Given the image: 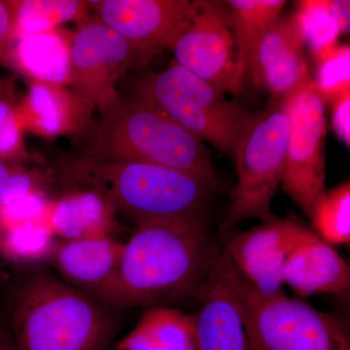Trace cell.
Segmentation results:
<instances>
[{
	"label": "cell",
	"instance_id": "1",
	"mask_svg": "<svg viewBox=\"0 0 350 350\" xmlns=\"http://www.w3.org/2000/svg\"><path fill=\"white\" fill-rule=\"evenodd\" d=\"M220 250L204 217L138 225L124 244L116 275L101 303L151 308L196 296Z\"/></svg>",
	"mask_w": 350,
	"mask_h": 350
},
{
	"label": "cell",
	"instance_id": "2",
	"mask_svg": "<svg viewBox=\"0 0 350 350\" xmlns=\"http://www.w3.org/2000/svg\"><path fill=\"white\" fill-rule=\"evenodd\" d=\"M110 308L49 273H36L14 297V350H107L119 328Z\"/></svg>",
	"mask_w": 350,
	"mask_h": 350
},
{
	"label": "cell",
	"instance_id": "3",
	"mask_svg": "<svg viewBox=\"0 0 350 350\" xmlns=\"http://www.w3.org/2000/svg\"><path fill=\"white\" fill-rule=\"evenodd\" d=\"M100 111L92 158L163 165L218 185L204 142L150 103L133 96H119Z\"/></svg>",
	"mask_w": 350,
	"mask_h": 350
},
{
	"label": "cell",
	"instance_id": "4",
	"mask_svg": "<svg viewBox=\"0 0 350 350\" xmlns=\"http://www.w3.org/2000/svg\"><path fill=\"white\" fill-rule=\"evenodd\" d=\"M75 176L105 196L138 225L204 217L217 185L197 175L153 163L90 158Z\"/></svg>",
	"mask_w": 350,
	"mask_h": 350
},
{
	"label": "cell",
	"instance_id": "5",
	"mask_svg": "<svg viewBox=\"0 0 350 350\" xmlns=\"http://www.w3.org/2000/svg\"><path fill=\"white\" fill-rule=\"evenodd\" d=\"M133 96L150 103L204 144L231 157L253 116L175 62L162 71L138 75Z\"/></svg>",
	"mask_w": 350,
	"mask_h": 350
},
{
	"label": "cell",
	"instance_id": "6",
	"mask_svg": "<svg viewBox=\"0 0 350 350\" xmlns=\"http://www.w3.org/2000/svg\"><path fill=\"white\" fill-rule=\"evenodd\" d=\"M289 123L282 100H273L264 111L253 114L237 145L238 181L232 192L223 232L248 219L262 222L275 217L271 202L282 184Z\"/></svg>",
	"mask_w": 350,
	"mask_h": 350
},
{
	"label": "cell",
	"instance_id": "7",
	"mask_svg": "<svg viewBox=\"0 0 350 350\" xmlns=\"http://www.w3.org/2000/svg\"><path fill=\"white\" fill-rule=\"evenodd\" d=\"M234 276L255 350H350L349 328L342 319L284 292L259 296Z\"/></svg>",
	"mask_w": 350,
	"mask_h": 350
},
{
	"label": "cell",
	"instance_id": "8",
	"mask_svg": "<svg viewBox=\"0 0 350 350\" xmlns=\"http://www.w3.org/2000/svg\"><path fill=\"white\" fill-rule=\"evenodd\" d=\"M280 100L289 123L280 185L308 218L326 191V103L312 79Z\"/></svg>",
	"mask_w": 350,
	"mask_h": 350
},
{
	"label": "cell",
	"instance_id": "9",
	"mask_svg": "<svg viewBox=\"0 0 350 350\" xmlns=\"http://www.w3.org/2000/svg\"><path fill=\"white\" fill-rule=\"evenodd\" d=\"M175 63L224 94L244 93L246 79L224 1L196 0L187 24L172 48Z\"/></svg>",
	"mask_w": 350,
	"mask_h": 350
},
{
	"label": "cell",
	"instance_id": "10",
	"mask_svg": "<svg viewBox=\"0 0 350 350\" xmlns=\"http://www.w3.org/2000/svg\"><path fill=\"white\" fill-rule=\"evenodd\" d=\"M150 59L98 18L85 21L70 40L69 83L100 109L120 96L117 82Z\"/></svg>",
	"mask_w": 350,
	"mask_h": 350
},
{
	"label": "cell",
	"instance_id": "11",
	"mask_svg": "<svg viewBox=\"0 0 350 350\" xmlns=\"http://www.w3.org/2000/svg\"><path fill=\"white\" fill-rule=\"evenodd\" d=\"M314 234L295 216L275 217L236 234L224 250L234 273L259 296L283 293V269L292 251Z\"/></svg>",
	"mask_w": 350,
	"mask_h": 350
},
{
	"label": "cell",
	"instance_id": "12",
	"mask_svg": "<svg viewBox=\"0 0 350 350\" xmlns=\"http://www.w3.org/2000/svg\"><path fill=\"white\" fill-rule=\"evenodd\" d=\"M196 297L200 301L195 315L198 350H255L224 248L219 251Z\"/></svg>",
	"mask_w": 350,
	"mask_h": 350
},
{
	"label": "cell",
	"instance_id": "13",
	"mask_svg": "<svg viewBox=\"0 0 350 350\" xmlns=\"http://www.w3.org/2000/svg\"><path fill=\"white\" fill-rule=\"evenodd\" d=\"M88 5L98 20L151 59L172 50L193 10L189 0H100Z\"/></svg>",
	"mask_w": 350,
	"mask_h": 350
},
{
	"label": "cell",
	"instance_id": "14",
	"mask_svg": "<svg viewBox=\"0 0 350 350\" xmlns=\"http://www.w3.org/2000/svg\"><path fill=\"white\" fill-rule=\"evenodd\" d=\"M305 38L293 16L280 18L265 34L251 64L248 79L282 100L310 81L305 59Z\"/></svg>",
	"mask_w": 350,
	"mask_h": 350
},
{
	"label": "cell",
	"instance_id": "15",
	"mask_svg": "<svg viewBox=\"0 0 350 350\" xmlns=\"http://www.w3.org/2000/svg\"><path fill=\"white\" fill-rule=\"evenodd\" d=\"M123 247L113 237L59 239L49 258L73 287L101 301L116 275Z\"/></svg>",
	"mask_w": 350,
	"mask_h": 350
},
{
	"label": "cell",
	"instance_id": "16",
	"mask_svg": "<svg viewBox=\"0 0 350 350\" xmlns=\"http://www.w3.org/2000/svg\"><path fill=\"white\" fill-rule=\"evenodd\" d=\"M283 284L300 297L317 294L345 296L350 288L349 265L331 244L313 234L288 257Z\"/></svg>",
	"mask_w": 350,
	"mask_h": 350
},
{
	"label": "cell",
	"instance_id": "17",
	"mask_svg": "<svg viewBox=\"0 0 350 350\" xmlns=\"http://www.w3.org/2000/svg\"><path fill=\"white\" fill-rule=\"evenodd\" d=\"M116 211L98 191L73 193L51 207L47 224L62 241L112 237L119 230Z\"/></svg>",
	"mask_w": 350,
	"mask_h": 350
},
{
	"label": "cell",
	"instance_id": "18",
	"mask_svg": "<svg viewBox=\"0 0 350 350\" xmlns=\"http://www.w3.org/2000/svg\"><path fill=\"white\" fill-rule=\"evenodd\" d=\"M115 350H198L195 315L169 306H151Z\"/></svg>",
	"mask_w": 350,
	"mask_h": 350
},
{
	"label": "cell",
	"instance_id": "19",
	"mask_svg": "<svg viewBox=\"0 0 350 350\" xmlns=\"http://www.w3.org/2000/svg\"><path fill=\"white\" fill-rule=\"evenodd\" d=\"M14 59L36 82L64 87L70 78V40L57 29L17 38Z\"/></svg>",
	"mask_w": 350,
	"mask_h": 350
},
{
	"label": "cell",
	"instance_id": "20",
	"mask_svg": "<svg viewBox=\"0 0 350 350\" xmlns=\"http://www.w3.org/2000/svg\"><path fill=\"white\" fill-rule=\"evenodd\" d=\"M224 3L231 20L239 68L247 81L251 64L259 44L265 34L280 19L286 1L228 0Z\"/></svg>",
	"mask_w": 350,
	"mask_h": 350
},
{
	"label": "cell",
	"instance_id": "21",
	"mask_svg": "<svg viewBox=\"0 0 350 350\" xmlns=\"http://www.w3.org/2000/svg\"><path fill=\"white\" fill-rule=\"evenodd\" d=\"M82 94L73 98L62 86L34 82L29 88L27 109L31 124L46 137H57L76 129L81 119L79 101Z\"/></svg>",
	"mask_w": 350,
	"mask_h": 350
},
{
	"label": "cell",
	"instance_id": "22",
	"mask_svg": "<svg viewBox=\"0 0 350 350\" xmlns=\"http://www.w3.org/2000/svg\"><path fill=\"white\" fill-rule=\"evenodd\" d=\"M88 2L79 0H24L14 1V38L56 29L69 21L80 20Z\"/></svg>",
	"mask_w": 350,
	"mask_h": 350
},
{
	"label": "cell",
	"instance_id": "23",
	"mask_svg": "<svg viewBox=\"0 0 350 350\" xmlns=\"http://www.w3.org/2000/svg\"><path fill=\"white\" fill-rule=\"evenodd\" d=\"M313 232L325 243L342 245L350 243V183L325 191L312 207L310 217Z\"/></svg>",
	"mask_w": 350,
	"mask_h": 350
},
{
	"label": "cell",
	"instance_id": "24",
	"mask_svg": "<svg viewBox=\"0 0 350 350\" xmlns=\"http://www.w3.org/2000/svg\"><path fill=\"white\" fill-rule=\"evenodd\" d=\"M293 17L300 27L306 45L310 48L317 63L337 48L342 32L332 13L329 0L298 2Z\"/></svg>",
	"mask_w": 350,
	"mask_h": 350
},
{
	"label": "cell",
	"instance_id": "25",
	"mask_svg": "<svg viewBox=\"0 0 350 350\" xmlns=\"http://www.w3.org/2000/svg\"><path fill=\"white\" fill-rule=\"evenodd\" d=\"M53 232L46 222L29 223L0 230V253L15 262L49 258L54 247Z\"/></svg>",
	"mask_w": 350,
	"mask_h": 350
},
{
	"label": "cell",
	"instance_id": "26",
	"mask_svg": "<svg viewBox=\"0 0 350 350\" xmlns=\"http://www.w3.org/2000/svg\"><path fill=\"white\" fill-rule=\"evenodd\" d=\"M315 86L325 103L350 90V48L349 44H338L325 59L319 62Z\"/></svg>",
	"mask_w": 350,
	"mask_h": 350
},
{
	"label": "cell",
	"instance_id": "27",
	"mask_svg": "<svg viewBox=\"0 0 350 350\" xmlns=\"http://www.w3.org/2000/svg\"><path fill=\"white\" fill-rule=\"evenodd\" d=\"M48 213L47 199L40 191H31L8 206L0 207V230L29 223L44 222Z\"/></svg>",
	"mask_w": 350,
	"mask_h": 350
},
{
	"label": "cell",
	"instance_id": "28",
	"mask_svg": "<svg viewBox=\"0 0 350 350\" xmlns=\"http://www.w3.org/2000/svg\"><path fill=\"white\" fill-rule=\"evenodd\" d=\"M22 147L21 126L8 96L0 98V161L18 156Z\"/></svg>",
	"mask_w": 350,
	"mask_h": 350
},
{
	"label": "cell",
	"instance_id": "29",
	"mask_svg": "<svg viewBox=\"0 0 350 350\" xmlns=\"http://www.w3.org/2000/svg\"><path fill=\"white\" fill-rule=\"evenodd\" d=\"M31 182V175L11 172L5 163L0 161V207L27 193Z\"/></svg>",
	"mask_w": 350,
	"mask_h": 350
},
{
	"label": "cell",
	"instance_id": "30",
	"mask_svg": "<svg viewBox=\"0 0 350 350\" xmlns=\"http://www.w3.org/2000/svg\"><path fill=\"white\" fill-rule=\"evenodd\" d=\"M327 103L331 105L332 128L347 147L350 145V90Z\"/></svg>",
	"mask_w": 350,
	"mask_h": 350
},
{
	"label": "cell",
	"instance_id": "31",
	"mask_svg": "<svg viewBox=\"0 0 350 350\" xmlns=\"http://www.w3.org/2000/svg\"><path fill=\"white\" fill-rule=\"evenodd\" d=\"M14 1L0 0V54L3 55L14 39Z\"/></svg>",
	"mask_w": 350,
	"mask_h": 350
},
{
	"label": "cell",
	"instance_id": "32",
	"mask_svg": "<svg viewBox=\"0 0 350 350\" xmlns=\"http://www.w3.org/2000/svg\"><path fill=\"white\" fill-rule=\"evenodd\" d=\"M334 17L342 34H349L350 27V2L349 0H329Z\"/></svg>",
	"mask_w": 350,
	"mask_h": 350
},
{
	"label": "cell",
	"instance_id": "33",
	"mask_svg": "<svg viewBox=\"0 0 350 350\" xmlns=\"http://www.w3.org/2000/svg\"><path fill=\"white\" fill-rule=\"evenodd\" d=\"M0 350H14L12 337L8 326L0 322Z\"/></svg>",
	"mask_w": 350,
	"mask_h": 350
},
{
	"label": "cell",
	"instance_id": "34",
	"mask_svg": "<svg viewBox=\"0 0 350 350\" xmlns=\"http://www.w3.org/2000/svg\"><path fill=\"white\" fill-rule=\"evenodd\" d=\"M8 83L3 81V80H0V98L8 96Z\"/></svg>",
	"mask_w": 350,
	"mask_h": 350
},
{
	"label": "cell",
	"instance_id": "35",
	"mask_svg": "<svg viewBox=\"0 0 350 350\" xmlns=\"http://www.w3.org/2000/svg\"><path fill=\"white\" fill-rule=\"evenodd\" d=\"M2 57V55H1V54H0V57Z\"/></svg>",
	"mask_w": 350,
	"mask_h": 350
},
{
	"label": "cell",
	"instance_id": "36",
	"mask_svg": "<svg viewBox=\"0 0 350 350\" xmlns=\"http://www.w3.org/2000/svg\"><path fill=\"white\" fill-rule=\"evenodd\" d=\"M0 278H1V276H0Z\"/></svg>",
	"mask_w": 350,
	"mask_h": 350
}]
</instances>
